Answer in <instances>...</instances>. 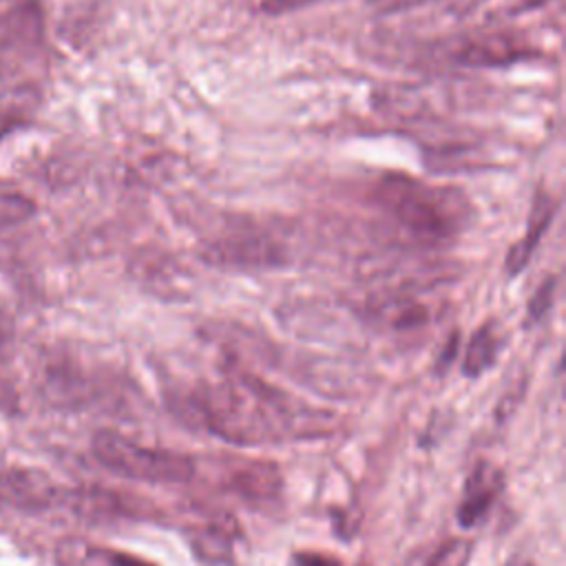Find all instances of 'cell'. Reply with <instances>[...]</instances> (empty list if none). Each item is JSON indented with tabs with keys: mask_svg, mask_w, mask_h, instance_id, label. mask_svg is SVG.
<instances>
[{
	"mask_svg": "<svg viewBox=\"0 0 566 566\" xmlns=\"http://www.w3.org/2000/svg\"><path fill=\"white\" fill-rule=\"evenodd\" d=\"M502 491V473L497 467H493L491 462H478L471 471V475L467 478L464 484V497L458 506V522L460 526L469 528L473 524H478L486 511L491 509V504L495 502L497 493Z\"/></svg>",
	"mask_w": 566,
	"mask_h": 566,
	"instance_id": "cell-3",
	"label": "cell"
},
{
	"mask_svg": "<svg viewBox=\"0 0 566 566\" xmlns=\"http://www.w3.org/2000/svg\"><path fill=\"white\" fill-rule=\"evenodd\" d=\"M553 292H555V279H546L533 294V298L528 301V321L535 323L539 321L546 310L551 307V301H553Z\"/></svg>",
	"mask_w": 566,
	"mask_h": 566,
	"instance_id": "cell-12",
	"label": "cell"
},
{
	"mask_svg": "<svg viewBox=\"0 0 566 566\" xmlns=\"http://www.w3.org/2000/svg\"><path fill=\"white\" fill-rule=\"evenodd\" d=\"M469 559H471V542L462 537H451L436 551L429 566H469Z\"/></svg>",
	"mask_w": 566,
	"mask_h": 566,
	"instance_id": "cell-11",
	"label": "cell"
},
{
	"mask_svg": "<svg viewBox=\"0 0 566 566\" xmlns=\"http://www.w3.org/2000/svg\"><path fill=\"white\" fill-rule=\"evenodd\" d=\"M509 566H533L528 559H513Z\"/></svg>",
	"mask_w": 566,
	"mask_h": 566,
	"instance_id": "cell-16",
	"label": "cell"
},
{
	"mask_svg": "<svg viewBox=\"0 0 566 566\" xmlns=\"http://www.w3.org/2000/svg\"><path fill=\"white\" fill-rule=\"evenodd\" d=\"M497 352H500V336L497 332L491 327V325H484L480 327L467 349H464V358H462V371L471 378L484 374L497 358Z\"/></svg>",
	"mask_w": 566,
	"mask_h": 566,
	"instance_id": "cell-7",
	"label": "cell"
},
{
	"mask_svg": "<svg viewBox=\"0 0 566 566\" xmlns=\"http://www.w3.org/2000/svg\"><path fill=\"white\" fill-rule=\"evenodd\" d=\"M111 564L113 566H155V564H150L146 559H139L135 555H128V553H113Z\"/></svg>",
	"mask_w": 566,
	"mask_h": 566,
	"instance_id": "cell-15",
	"label": "cell"
},
{
	"mask_svg": "<svg viewBox=\"0 0 566 566\" xmlns=\"http://www.w3.org/2000/svg\"><path fill=\"white\" fill-rule=\"evenodd\" d=\"M460 57L469 64H495L497 60L515 57V53L509 51V42L493 38V40H484V42H475V44L467 46Z\"/></svg>",
	"mask_w": 566,
	"mask_h": 566,
	"instance_id": "cell-10",
	"label": "cell"
},
{
	"mask_svg": "<svg viewBox=\"0 0 566 566\" xmlns=\"http://www.w3.org/2000/svg\"><path fill=\"white\" fill-rule=\"evenodd\" d=\"M93 451L113 473L150 484L188 482L195 471L188 455L170 449L146 447L115 431H99L93 438Z\"/></svg>",
	"mask_w": 566,
	"mask_h": 566,
	"instance_id": "cell-2",
	"label": "cell"
},
{
	"mask_svg": "<svg viewBox=\"0 0 566 566\" xmlns=\"http://www.w3.org/2000/svg\"><path fill=\"white\" fill-rule=\"evenodd\" d=\"M31 104H33V97L29 95V91H13L2 95L0 97V133L24 122L27 115L31 113Z\"/></svg>",
	"mask_w": 566,
	"mask_h": 566,
	"instance_id": "cell-8",
	"label": "cell"
},
{
	"mask_svg": "<svg viewBox=\"0 0 566 566\" xmlns=\"http://www.w3.org/2000/svg\"><path fill=\"white\" fill-rule=\"evenodd\" d=\"M380 203L389 214L420 239H444L458 232L462 197L451 188L418 184L409 177H385Z\"/></svg>",
	"mask_w": 566,
	"mask_h": 566,
	"instance_id": "cell-1",
	"label": "cell"
},
{
	"mask_svg": "<svg viewBox=\"0 0 566 566\" xmlns=\"http://www.w3.org/2000/svg\"><path fill=\"white\" fill-rule=\"evenodd\" d=\"M292 566H340V562L323 553H296Z\"/></svg>",
	"mask_w": 566,
	"mask_h": 566,
	"instance_id": "cell-13",
	"label": "cell"
},
{
	"mask_svg": "<svg viewBox=\"0 0 566 566\" xmlns=\"http://www.w3.org/2000/svg\"><path fill=\"white\" fill-rule=\"evenodd\" d=\"M33 201L20 192L0 190V228L27 221L33 214Z\"/></svg>",
	"mask_w": 566,
	"mask_h": 566,
	"instance_id": "cell-9",
	"label": "cell"
},
{
	"mask_svg": "<svg viewBox=\"0 0 566 566\" xmlns=\"http://www.w3.org/2000/svg\"><path fill=\"white\" fill-rule=\"evenodd\" d=\"M279 250L261 237H230L210 248V259L234 268H256L279 263Z\"/></svg>",
	"mask_w": 566,
	"mask_h": 566,
	"instance_id": "cell-4",
	"label": "cell"
},
{
	"mask_svg": "<svg viewBox=\"0 0 566 566\" xmlns=\"http://www.w3.org/2000/svg\"><path fill=\"white\" fill-rule=\"evenodd\" d=\"M310 2H314V0H261L259 4L265 13H285V11H294L298 7H305Z\"/></svg>",
	"mask_w": 566,
	"mask_h": 566,
	"instance_id": "cell-14",
	"label": "cell"
},
{
	"mask_svg": "<svg viewBox=\"0 0 566 566\" xmlns=\"http://www.w3.org/2000/svg\"><path fill=\"white\" fill-rule=\"evenodd\" d=\"M2 493L9 502L22 506V509H40L53 502L55 489L46 480V475H40L35 471H9L2 478Z\"/></svg>",
	"mask_w": 566,
	"mask_h": 566,
	"instance_id": "cell-5",
	"label": "cell"
},
{
	"mask_svg": "<svg viewBox=\"0 0 566 566\" xmlns=\"http://www.w3.org/2000/svg\"><path fill=\"white\" fill-rule=\"evenodd\" d=\"M553 199L544 192H539L535 199H533V208H531V217H528V228L522 237V241L517 245L511 248L509 252V259H506V270L511 276H515L520 270H524V265L528 263L535 245L539 243V237L544 234V230L551 226V219H553Z\"/></svg>",
	"mask_w": 566,
	"mask_h": 566,
	"instance_id": "cell-6",
	"label": "cell"
}]
</instances>
